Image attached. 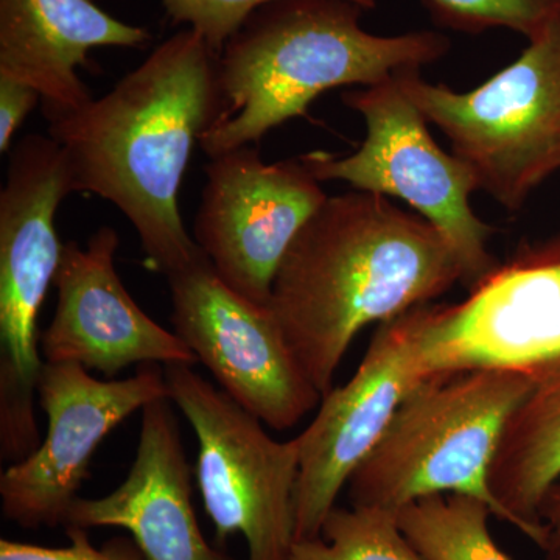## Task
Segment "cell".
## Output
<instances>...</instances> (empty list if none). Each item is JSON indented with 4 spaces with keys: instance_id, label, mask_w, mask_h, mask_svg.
<instances>
[{
    "instance_id": "6da1fadb",
    "label": "cell",
    "mask_w": 560,
    "mask_h": 560,
    "mask_svg": "<svg viewBox=\"0 0 560 560\" xmlns=\"http://www.w3.org/2000/svg\"><path fill=\"white\" fill-rule=\"evenodd\" d=\"M221 109L219 54L191 28L161 43L113 90L49 124L73 191L113 202L165 278L202 250L179 212L191 154Z\"/></svg>"
},
{
    "instance_id": "7a4b0ae2",
    "label": "cell",
    "mask_w": 560,
    "mask_h": 560,
    "mask_svg": "<svg viewBox=\"0 0 560 560\" xmlns=\"http://www.w3.org/2000/svg\"><path fill=\"white\" fill-rule=\"evenodd\" d=\"M463 282L451 243L430 221L371 191L327 198L291 243L270 308L320 396L364 327L430 304Z\"/></svg>"
},
{
    "instance_id": "3957f363",
    "label": "cell",
    "mask_w": 560,
    "mask_h": 560,
    "mask_svg": "<svg viewBox=\"0 0 560 560\" xmlns=\"http://www.w3.org/2000/svg\"><path fill=\"white\" fill-rule=\"evenodd\" d=\"M364 11L350 0H276L254 11L219 54L221 109L200 149L213 158L253 145L326 91L385 83L451 50L438 32H366Z\"/></svg>"
},
{
    "instance_id": "277c9868",
    "label": "cell",
    "mask_w": 560,
    "mask_h": 560,
    "mask_svg": "<svg viewBox=\"0 0 560 560\" xmlns=\"http://www.w3.org/2000/svg\"><path fill=\"white\" fill-rule=\"evenodd\" d=\"M534 383L512 371L425 375L348 482L352 506L397 512L440 493L477 497L500 518L489 470L504 422Z\"/></svg>"
},
{
    "instance_id": "5b68a950",
    "label": "cell",
    "mask_w": 560,
    "mask_h": 560,
    "mask_svg": "<svg viewBox=\"0 0 560 560\" xmlns=\"http://www.w3.org/2000/svg\"><path fill=\"white\" fill-rule=\"evenodd\" d=\"M452 153L508 212L560 172V13L508 68L469 92L420 77H397Z\"/></svg>"
},
{
    "instance_id": "8992f818",
    "label": "cell",
    "mask_w": 560,
    "mask_h": 560,
    "mask_svg": "<svg viewBox=\"0 0 560 560\" xmlns=\"http://www.w3.org/2000/svg\"><path fill=\"white\" fill-rule=\"evenodd\" d=\"M342 103L359 113L366 138L349 156L326 151L304 154L320 180H345L355 190L400 198L430 221L451 243L464 285L474 287L499 265L490 254L492 228L477 217L470 197L478 190L470 168L438 145L429 120L401 88L399 79L350 90Z\"/></svg>"
},
{
    "instance_id": "52a82bcc",
    "label": "cell",
    "mask_w": 560,
    "mask_h": 560,
    "mask_svg": "<svg viewBox=\"0 0 560 560\" xmlns=\"http://www.w3.org/2000/svg\"><path fill=\"white\" fill-rule=\"evenodd\" d=\"M168 397L198 438L197 481L215 540L241 533L248 560H290L300 436L272 440L265 423L187 364L165 366Z\"/></svg>"
},
{
    "instance_id": "ba28073f",
    "label": "cell",
    "mask_w": 560,
    "mask_h": 560,
    "mask_svg": "<svg viewBox=\"0 0 560 560\" xmlns=\"http://www.w3.org/2000/svg\"><path fill=\"white\" fill-rule=\"evenodd\" d=\"M416 377L501 370L534 385L560 370V234L526 243L456 304L418 307Z\"/></svg>"
},
{
    "instance_id": "9c48e42d",
    "label": "cell",
    "mask_w": 560,
    "mask_h": 560,
    "mask_svg": "<svg viewBox=\"0 0 560 560\" xmlns=\"http://www.w3.org/2000/svg\"><path fill=\"white\" fill-rule=\"evenodd\" d=\"M175 334L221 389L272 430L293 429L318 408L270 308L232 291L202 253L167 276Z\"/></svg>"
},
{
    "instance_id": "30bf717a",
    "label": "cell",
    "mask_w": 560,
    "mask_h": 560,
    "mask_svg": "<svg viewBox=\"0 0 560 560\" xmlns=\"http://www.w3.org/2000/svg\"><path fill=\"white\" fill-rule=\"evenodd\" d=\"M194 241L219 278L268 307L276 272L304 224L326 202L304 160L265 162L242 147L209 158Z\"/></svg>"
},
{
    "instance_id": "8fae6325",
    "label": "cell",
    "mask_w": 560,
    "mask_h": 560,
    "mask_svg": "<svg viewBox=\"0 0 560 560\" xmlns=\"http://www.w3.org/2000/svg\"><path fill=\"white\" fill-rule=\"evenodd\" d=\"M36 393L46 440L0 477L3 515L25 529L65 526L101 442L136 411L168 397V386L158 363L108 382L80 364L44 363Z\"/></svg>"
},
{
    "instance_id": "7c38bea8",
    "label": "cell",
    "mask_w": 560,
    "mask_h": 560,
    "mask_svg": "<svg viewBox=\"0 0 560 560\" xmlns=\"http://www.w3.org/2000/svg\"><path fill=\"white\" fill-rule=\"evenodd\" d=\"M70 194L68 161L57 140L32 132L11 149L0 191V386L28 393L38 386V315L65 246L55 217Z\"/></svg>"
},
{
    "instance_id": "4fadbf2b",
    "label": "cell",
    "mask_w": 560,
    "mask_h": 560,
    "mask_svg": "<svg viewBox=\"0 0 560 560\" xmlns=\"http://www.w3.org/2000/svg\"><path fill=\"white\" fill-rule=\"evenodd\" d=\"M416 331L418 307L378 324L359 370L324 394L315 419L298 434L296 541L320 536L341 490L381 441L405 394L422 378L411 370Z\"/></svg>"
},
{
    "instance_id": "5bb4252c",
    "label": "cell",
    "mask_w": 560,
    "mask_h": 560,
    "mask_svg": "<svg viewBox=\"0 0 560 560\" xmlns=\"http://www.w3.org/2000/svg\"><path fill=\"white\" fill-rule=\"evenodd\" d=\"M119 234L98 228L88 245L62 246L55 276L58 302L47 329L40 334L44 363L80 364L106 377L132 364L198 363L178 335L165 330L136 304L114 265Z\"/></svg>"
},
{
    "instance_id": "9a60e30c",
    "label": "cell",
    "mask_w": 560,
    "mask_h": 560,
    "mask_svg": "<svg viewBox=\"0 0 560 560\" xmlns=\"http://www.w3.org/2000/svg\"><path fill=\"white\" fill-rule=\"evenodd\" d=\"M173 405L164 397L143 408L138 453L127 478L108 495L79 497L65 526L127 529L147 560H234L202 536Z\"/></svg>"
},
{
    "instance_id": "2e32d148",
    "label": "cell",
    "mask_w": 560,
    "mask_h": 560,
    "mask_svg": "<svg viewBox=\"0 0 560 560\" xmlns=\"http://www.w3.org/2000/svg\"><path fill=\"white\" fill-rule=\"evenodd\" d=\"M149 40L147 28L116 20L95 0H0V77L35 88L49 124L92 102L77 73L92 49Z\"/></svg>"
},
{
    "instance_id": "e0dca14e",
    "label": "cell",
    "mask_w": 560,
    "mask_h": 560,
    "mask_svg": "<svg viewBox=\"0 0 560 560\" xmlns=\"http://www.w3.org/2000/svg\"><path fill=\"white\" fill-rule=\"evenodd\" d=\"M560 481V370L537 382L504 422L489 489L501 521L537 547L545 539L539 508Z\"/></svg>"
},
{
    "instance_id": "ac0fdd59",
    "label": "cell",
    "mask_w": 560,
    "mask_h": 560,
    "mask_svg": "<svg viewBox=\"0 0 560 560\" xmlns=\"http://www.w3.org/2000/svg\"><path fill=\"white\" fill-rule=\"evenodd\" d=\"M396 515L401 533L425 560H514L490 534L492 508L477 497L430 495Z\"/></svg>"
},
{
    "instance_id": "d6986e66",
    "label": "cell",
    "mask_w": 560,
    "mask_h": 560,
    "mask_svg": "<svg viewBox=\"0 0 560 560\" xmlns=\"http://www.w3.org/2000/svg\"><path fill=\"white\" fill-rule=\"evenodd\" d=\"M290 560H425L397 523L396 512L352 506L331 510L320 536L294 541Z\"/></svg>"
},
{
    "instance_id": "ffe728a7",
    "label": "cell",
    "mask_w": 560,
    "mask_h": 560,
    "mask_svg": "<svg viewBox=\"0 0 560 560\" xmlns=\"http://www.w3.org/2000/svg\"><path fill=\"white\" fill-rule=\"evenodd\" d=\"M431 18L452 31L470 33L508 28L526 39L539 35L560 13V0H420Z\"/></svg>"
},
{
    "instance_id": "44dd1931",
    "label": "cell",
    "mask_w": 560,
    "mask_h": 560,
    "mask_svg": "<svg viewBox=\"0 0 560 560\" xmlns=\"http://www.w3.org/2000/svg\"><path fill=\"white\" fill-rule=\"evenodd\" d=\"M165 13L176 24L189 25L200 33L210 49L220 54L228 43L260 7L276 0H161ZM364 10L375 9L377 0H350Z\"/></svg>"
},
{
    "instance_id": "7402d4cb",
    "label": "cell",
    "mask_w": 560,
    "mask_h": 560,
    "mask_svg": "<svg viewBox=\"0 0 560 560\" xmlns=\"http://www.w3.org/2000/svg\"><path fill=\"white\" fill-rule=\"evenodd\" d=\"M68 547L49 548L22 541L0 540V560H147L135 540L114 537L101 548L91 544L88 529L65 526Z\"/></svg>"
},
{
    "instance_id": "603a6c76",
    "label": "cell",
    "mask_w": 560,
    "mask_h": 560,
    "mask_svg": "<svg viewBox=\"0 0 560 560\" xmlns=\"http://www.w3.org/2000/svg\"><path fill=\"white\" fill-rule=\"evenodd\" d=\"M39 102L35 88L0 77V153H10L14 135Z\"/></svg>"
},
{
    "instance_id": "cb8c5ba5",
    "label": "cell",
    "mask_w": 560,
    "mask_h": 560,
    "mask_svg": "<svg viewBox=\"0 0 560 560\" xmlns=\"http://www.w3.org/2000/svg\"><path fill=\"white\" fill-rule=\"evenodd\" d=\"M539 515L545 528L544 560H560V481L541 500Z\"/></svg>"
}]
</instances>
